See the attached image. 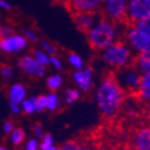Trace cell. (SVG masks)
I'll return each instance as SVG.
<instances>
[{
    "label": "cell",
    "instance_id": "6da1fadb",
    "mask_svg": "<svg viewBox=\"0 0 150 150\" xmlns=\"http://www.w3.org/2000/svg\"><path fill=\"white\" fill-rule=\"evenodd\" d=\"M126 96L113 73H110L102 78L96 87L93 97L101 115L105 118H111L120 111Z\"/></svg>",
    "mask_w": 150,
    "mask_h": 150
},
{
    "label": "cell",
    "instance_id": "7a4b0ae2",
    "mask_svg": "<svg viewBox=\"0 0 150 150\" xmlns=\"http://www.w3.org/2000/svg\"><path fill=\"white\" fill-rule=\"evenodd\" d=\"M123 30H120V24L102 17L85 34L86 40L96 52H102L117 41L122 39Z\"/></svg>",
    "mask_w": 150,
    "mask_h": 150
},
{
    "label": "cell",
    "instance_id": "3957f363",
    "mask_svg": "<svg viewBox=\"0 0 150 150\" xmlns=\"http://www.w3.org/2000/svg\"><path fill=\"white\" fill-rule=\"evenodd\" d=\"M100 58L104 64L115 71L132 64L134 55L125 41L121 39L100 52Z\"/></svg>",
    "mask_w": 150,
    "mask_h": 150
},
{
    "label": "cell",
    "instance_id": "277c9868",
    "mask_svg": "<svg viewBox=\"0 0 150 150\" xmlns=\"http://www.w3.org/2000/svg\"><path fill=\"white\" fill-rule=\"evenodd\" d=\"M122 39L132 50L134 56L150 52V37L141 32L133 24H125Z\"/></svg>",
    "mask_w": 150,
    "mask_h": 150
},
{
    "label": "cell",
    "instance_id": "5b68a950",
    "mask_svg": "<svg viewBox=\"0 0 150 150\" xmlns=\"http://www.w3.org/2000/svg\"><path fill=\"white\" fill-rule=\"evenodd\" d=\"M113 76L117 79L123 90L127 93L137 95L138 93L139 85H140L141 74L132 64L126 67L112 71Z\"/></svg>",
    "mask_w": 150,
    "mask_h": 150
},
{
    "label": "cell",
    "instance_id": "8992f818",
    "mask_svg": "<svg viewBox=\"0 0 150 150\" xmlns=\"http://www.w3.org/2000/svg\"><path fill=\"white\" fill-rule=\"evenodd\" d=\"M127 1L128 0H102L101 15L119 24H127Z\"/></svg>",
    "mask_w": 150,
    "mask_h": 150
},
{
    "label": "cell",
    "instance_id": "52a82bcc",
    "mask_svg": "<svg viewBox=\"0 0 150 150\" xmlns=\"http://www.w3.org/2000/svg\"><path fill=\"white\" fill-rule=\"evenodd\" d=\"M148 17H150V0H128L126 12L127 24H134Z\"/></svg>",
    "mask_w": 150,
    "mask_h": 150
},
{
    "label": "cell",
    "instance_id": "ba28073f",
    "mask_svg": "<svg viewBox=\"0 0 150 150\" xmlns=\"http://www.w3.org/2000/svg\"><path fill=\"white\" fill-rule=\"evenodd\" d=\"M17 65L18 68L25 76L33 78V79L43 78L46 74V70H47V67L40 64L30 54H25V55L21 56L18 60Z\"/></svg>",
    "mask_w": 150,
    "mask_h": 150
},
{
    "label": "cell",
    "instance_id": "9c48e42d",
    "mask_svg": "<svg viewBox=\"0 0 150 150\" xmlns=\"http://www.w3.org/2000/svg\"><path fill=\"white\" fill-rule=\"evenodd\" d=\"M28 47V41L24 35L13 34L10 37L0 38V52L8 55H15L24 52Z\"/></svg>",
    "mask_w": 150,
    "mask_h": 150
},
{
    "label": "cell",
    "instance_id": "30bf717a",
    "mask_svg": "<svg viewBox=\"0 0 150 150\" xmlns=\"http://www.w3.org/2000/svg\"><path fill=\"white\" fill-rule=\"evenodd\" d=\"M93 67L85 65L81 69L73 70L71 81L81 93H89L93 88Z\"/></svg>",
    "mask_w": 150,
    "mask_h": 150
},
{
    "label": "cell",
    "instance_id": "8fae6325",
    "mask_svg": "<svg viewBox=\"0 0 150 150\" xmlns=\"http://www.w3.org/2000/svg\"><path fill=\"white\" fill-rule=\"evenodd\" d=\"M65 6L70 14L82 12L100 13L102 0H63Z\"/></svg>",
    "mask_w": 150,
    "mask_h": 150
},
{
    "label": "cell",
    "instance_id": "7c38bea8",
    "mask_svg": "<svg viewBox=\"0 0 150 150\" xmlns=\"http://www.w3.org/2000/svg\"><path fill=\"white\" fill-rule=\"evenodd\" d=\"M102 17L101 13H91V12H82L73 14V19L76 26L80 32L87 33L93 25L98 22V20Z\"/></svg>",
    "mask_w": 150,
    "mask_h": 150
},
{
    "label": "cell",
    "instance_id": "4fadbf2b",
    "mask_svg": "<svg viewBox=\"0 0 150 150\" xmlns=\"http://www.w3.org/2000/svg\"><path fill=\"white\" fill-rule=\"evenodd\" d=\"M132 146L134 150H150V125L142 126L135 131Z\"/></svg>",
    "mask_w": 150,
    "mask_h": 150
},
{
    "label": "cell",
    "instance_id": "5bb4252c",
    "mask_svg": "<svg viewBox=\"0 0 150 150\" xmlns=\"http://www.w3.org/2000/svg\"><path fill=\"white\" fill-rule=\"evenodd\" d=\"M26 95H28V89L22 83H15V84L11 85L10 88H8V102L16 103V104L20 105L23 102V100H25L28 98Z\"/></svg>",
    "mask_w": 150,
    "mask_h": 150
},
{
    "label": "cell",
    "instance_id": "9a60e30c",
    "mask_svg": "<svg viewBox=\"0 0 150 150\" xmlns=\"http://www.w3.org/2000/svg\"><path fill=\"white\" fill-rule=\"evenodd\" d=\"M132 65L140 71L141 75L150 73V52L135 55Z\"/></svg>",
    "mask_w": 150,
    "mask_h": 150
},
{
    "label": "cell",
    "instance_id": "2e32d148",
    "mask_svg": "<svg viewBox=\"0 0 150 150\" xmlns=\"http://www.w3.org/2000/svg\"><path fill=\"white\" fill-rule=\"evenodd\" d=\"M137 95L143 101H146V102L150 101V73L141 75L140 85H139Z\"/></svg>",
    "mask_w": 150,
    "mask_h": 150
},
{
    "label": "cell",
    "instance_id": "e0dca14e",
    "mask_svg": "<svg viewBox=\"0 0 150 150\" xmlns=\"http://www.w3.org/2000/svg\"><path fill=\"white\" fill-rule=\"evenodd\" d=\"M63 84H64V77L62 74L58 73V71L50 75L45 81V85H46L47 89L50 91H53V93H57L58 90H60Z\"/></svg>",
    "mask_w": 150,
    "mask_h": 150
},
{
    "label": "cell",
    "instance_id": "ac0fdd59",
    "mask_svg": "<svg viewBox=\"0 0 150 150\" xmlns=\"http://www.w3.org/2000/svg\"><path fill=\"white\" fill-rule=\"evenodd\" d=\"M45 97H46V111L55 112L57 110L61 109L63 100L59 93L50 91L48 93H45Z\"/></svg>",
    "mask_w": 150,
    "mask_h": 150
},
{
    "label": "cell",
    "instance_id": "d6986e66",
    "mask_svg": "<svg viewBox=\"0 0 150 150\" xmlns=\"http://www.w3.org/2000/svg\"><path fill=\"white\" fill-rule=\"evenodd\" d=\"M81 96H82V93L77 87H75V86L68 87L64 90V93H63V103L66 106L73 105V104H75V103H77L78 101L80 100Z\"/></svg>",
    "mask_w": 150,
    "mask_h": 150
},
{
    "label": "cell",
    "instance_id": "ffe728a7",
    "mask_svg": "<svg viewBox=\"0 0 150 150\" xmlns=\"http://www.w3.org/2000/svg\"><path fill=\"white\" fill-rule=\"evenodd\" d=\"M66 61H67L68 65L73 68L74 70L81 69L85 66V62L83 60V58L81 57L79 54L74 53V52H70L66 56Z\"/></svg>",
    "mask_w": 150,
    "mask_h": 150
},
{
    "label": "cell",
    "instance_id": "44dd1931",
    "mask_svg": "<svg viewBox=\"0 0 150 150\" xmlns=\"http://www.w3.org/2000/svg\"><path fill=\"white\" fill-rule=\"evenodd\" d=\"M30 55L35 58L40 64L44 65L45 67H50V56L47 53H45L43 50H41V48H34L30 52Z\"/></svg>",
    "mask_w": 150,
    "mask_h": 150
},
{
    "label": "cell",
    "instance_id": "7402d4cb",
    "mask_svg": "<svg viewBox=\"0 0 150 150\" xmlns=\"http://www.w3.org/2000/svg\"><path fill=\"white\" fill-rule=\"evenodd\" d=\"M20 107L21 112L24 113V115H34L36 112V97L26 98L20 104Z\"/></svg>",
    "mask_w": 150,
    "mask_h": 150
},
{
    "label": "cell",
    "instance_id": "603a6c76",
    "mask_svg": "<svg viewBox=\"0 0 150 150\" xmlns=\"http://www.w3.org/2000/svg\"><path fill=\"white\" fill-rule=\"evenodd\" d=\"M10 140L14 146H20L25 141V131L21 127H15L10 134Z\"/></svg>",
    "mask_w": 150,
    "mask_h": 150
},
{
    "label": "cell",
    "instance_id": "cb8c5ba5",
    "mask_svg": "<svg viewBox=\"0 0 150 150\" xmlns=\"http://www.w3.org/2000/svg\"><path fill=\"white\" fill-rule=\"evenodd\" d=\"M0 75L5 81H11L15 75L14 67L11 64H1L0 65Z\"/></svg>",
    "mask_w": 150,
    "mask_h": 150
},
{
    "label": "cell",
    "instance_id": "d4e9b609",
    "mask_svg": "<svg viewBox=\"0 0 150 150\" xmlns=\"http://www.w3.org/2000/svg\"><path fill=\"white\" fill-rule=\"evenodd\" d=\"M54 145H55V140H54L53 134L45 133L43 138L40 140V150H48Z\"/></svg>",
    "mask_w": 150,
    "mask_h": 150
},
{
    "label": "cell",
    "instance_id": "484cf974",
    "mask_svg": "<svg viewBox=\"0 0 150 150\" xmlns=\"http://www.w3.org/2000/svg\"><path fill=\"white\" fill-rule=\"evenodd\" d=\"M133 25H134L137 28H139L141 32L144 33L145 35H147L148 37H150V17L138 21V22H135Z\"/></svg>",
    "mask_w": 150,
    "mask_h": 150
},
{
    "label": "cell",
    "instance_id": "4316f807",
    "mask_svg": "<svg viewBox=\"0 0 150 150\" xmlns=\"http://www.w3.org/2000/svg\"><path fill=\"white\" fill-rule=\"evenodd\" d=\"M40 42V48L43 50L45 53H47L50 56L57 55V47L52 42L47 40H39Z\"/></svg>",
    "mask_w": 150,
    "mask_h": 150
},
{
    "label": "cell",
    "instance_id": "83f0119b",
    "mask_svg": "<svg viewBox=\"0 0 150 150\" xmlns=\"http://www.w3.org/2000/svg\"><path fill=\"white\" fill-rule=\"evenodd\" d=\"M43 111H46V97L45 95H39L36 97V112Z\"/></svg>",
    "mask_w": 150,
    "mask_h": 150
},
{
    "label": "cell",
    "instance_id": "f1b7e54d",
    "mask_svg": "<svg viewBox=\"0 0 150 150\" xmlns=\"http://www.w3.org/2000/svg\"><path fill=\"white\" fill-rule=\"evenodd\" d=\"M50 67H53L55 70H57L58 73H60L61 70H63V61L60 57L58 55L55 56H50Z\"/></svg>",
    "mask_w": 150,
    "mask_h": 150
},
{
    "label": "cell",
    "instance_id": "f546056e",
    "mask_svg": "<svg viewBox=\"0 0 150 150\" xmlns=\"http://www.w3.org/2000/svg\"><path fill=\"white\" fill-rule=\"evenodd\" d=\"M23 33H24L23 35H24V37L26 38V40L28 42H32V43L39 42V37H38L37 33L34 30H32V28H24Z\"/></svg>",
    "mask_w": 150,
    "mask_h": 150
},
{
    "label": "cell",
    "instance_id": "4dcf8cb0",
    "mask_svg": "<svg viewBox=\"0 0 150 150\" xmlns=\"http://www.w3.org/2000/svg\"><path fill=\"white\" fill-rule=\"evenodd\" d=\"M24 149L25 150H40V141L34 138L28 139L26 142H25L24 145Z\"/></svg>",
    "mask_w": 150,
    "mask_h": 150
},
{
    "label": "cell",
    "instance_id": "1f68e13d",
    "mask_svg": "<svg viewBox=\"0 0 150 150\" xmlns=\"http://www.w3.org/2000/svg\"><path fill=\"white\" fill-rule=\"evenodd\" d=\"M79 146H80V143H78L77 141L69 140L61 144V146L59 147V150H78Z\"/></svg>",
    "mask_w": 150,
    "mask_h": 150
},
{
    "label": "cell",
    "instance_id": "d6a6232c",
    "mask_svg": "<svg viewBox=\"0 0 150 150\" xmlns=\"http://www.w3.org/2000/svg\"><path fill=\"white\" fill-rule=\"evenodd\" d=\"M33 132H34V134H35V138L38 139L39 141H40L41 139L43 138V135L45 134L44 130H43V127L39 124V123L34 124V126H33Z\"/></svg>",
    "mask_w": 150,
    "mask_h": 150
},
{
    "label": "cell",
    "instance_id": "836d02e7",
    "mask_svg": "<svg viewBox=\"0 0 150 150\" xmlns=\"http://www.w3.org/2000/svg\"><path fill=\"white\" fill-rule=\"evenodd\" d=\"M14 128H15V123L13 122L12 120H8L3 123L2 130L5 134H11V132L14 130Z\"/></svg>",
    "mask_w": 150,
    "mask_h": 150
},
{
    "label": "cell",
    "instance_id": "e575fe53",
    "mask_svg": "<svg viewBox=\"0 0 150 150\" xmlns=\"http://www.w3.org/2000/svg\"><path fill=\"white\" fill-rule=\"evenodd\" d=\"M14 34V30L10 25H2L1 28V33H0V38H6L10 37L11 35Z\"/></svg>",
    "mask_w": 150,
    "mask_h": 150
},
{
    "label": "cell",
    "instance_id": "d590c367",
    "mask_svg": "<svg viewBox=\"0 0 150 150\" xmlns=\"http://www.w3.org/2000/svg\"><path fill=\"white\" fill-rule=\"evenodd\" d=\"M8 106H10V109L13 115H19V113H21V107L19 104L8 102Z\"/></svg>",
    "mask_w": 150,
    "mask_h": 150
},
{
    "label": "cell",
    "instance_id": "8d00e7d4",
    "mask_svg": "<svg viewBox=\"0 0 150 150\" xmlns=\"http://www.w3.org/2000/svg\"><path fill=\"white\" fill-rule=\"evenodd\" d=\"M0 8L4 11H12L13 6L10 2L6 1V0H0Z\"/></svg>",
    "mask_w": 150,
    "mask_h": 150
},
{
    "label": "cell",
    "instance_id": "74e56055",
    "mask_svg": "<svg viewBox=\"0 0 150 150\" xmlns=\"http://www.w3.org/2000/svg\"><path fill=\"white\" fill-rule=\"evenodd\" d=\"M48 150H59V147H58V146L55 144V145H54V146H52V147H50Z\"/></svg>",
    "mask_w": 150,
    "mask_h": 150
},
{
    "label": "cell",
    "instance_id": "f35d334b",
    "mask_svg": "<svg viewBox=\"0 0 150 150\" xmlns=\"http://www.w3.org/2000/svg\"><path fill=\"white\" fill-rule=\"evenodd\" d=\"M147 111L149 112V115H150V101H149V102H147Z\"/></svg>",
    "mask_w": 150,
    "mask_h": 150
},
{
    "label": "cell",
    "instance_id": "ab89813d",
    "mask_svg": "<svg viewBox=\"0 0 150 150\" xmlns=\"http://www.w3.org/2000/svg\"><path fill=\"white\" fill-rule=\"evenodd\" d=\"M0 150H8L6 147H4V146H0Z\"/></svg>",
    "mask_w": 150,
    "mask_h": 150
},
{
    "label": "cell",
    "instance_id": "60d3db41",
    "mask_svg": "<svg viewBox=\"0 0 150 150\" xmlns=\"http://www.w3.org/2000/svg\"><path fill=\"white\" fill-rule=\"evenodd\" d=\"M115 150H127V149H124V148H119V149H115Z\"/></svg>",
    "mask_w": 150,
    "mask_h": 150
},
{
    "label": "cell",
    "instance_id": "b9f144b4",
    "mask_svg": "<svg viewBox=\"0 0 150 150\" xmlns=\"http://www.w3.org/2000/svg\"><path fill=\"white\" fill-rule=\"evenodd\" d=\"M1 28H2V25H1V23H0V33H1Z\"/></svg>",
    "mask_w": 150,
    "mask_h": 150
}]
</instances>
